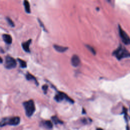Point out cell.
Here are the masks:
<instances>
[{"label": "cell", "mask_w": 130, "mask_h": 130, "mask_svg": "<svg viewBox=\"0 0 130 130\" xmlns=\"http://www.w3.org/2000/svg\"><path fill=\"white\" fill-rule=\"evenodd\" d=\"M113 55L118 60H121L124 58L130 57V52L121 45L113 52Z\"/></svg>", "instance_id": "cell-1"}, {"label": "cell", "mask_w": 130, "mask_h": 130, "mask_svg": "<svg viewBox=\"0 0 130 130\" xmlns=\"http://www.w3.org/2000/svg\"><path fill=\"white\" fill-rule=\"evenodd\" d=\"M23 105L25 109V114L27 116L30 117L35 112L36 108L34 102L32 100H30L23 103Z\"/></svg>", "instance_id": "cell-2"}, {"label": "cell", "mask_w": 130, "mask_h": 130, "mask_svg": "<svg viewBox=\"0 0 130 130\" xmlns=\"http://www.w3.org/2000/svg\"><path fill=\"white\" fill-rule=\"evenodd\" d=\"M20 120V118L18 116L13 117L9 118H5L2 119L1 120V126L2 127L7 124L11 125H16L19 123Z\"/></svg>", "instance_id": "cell-3"}, {"label": "cell", "mask_w": 130, "mask_h": 130, "mask_svg": "<svg viewBox=\"0 0 130 130\" xmlns=\"http://www.w3.org/2000/svg\"><path fill=\"white\" fill-rule=\"evenodd\" d=\"M54 100L57 102H60L62 101L63 100H65L72 104L74 103V100L70 98L66 93L61 91L57 92V93L54 96Z\"/></svg>", "instance_id": "cell-4"}, {"label": "cell", "mask_w": 130, "mask_h": 130, "mask_svg": "<svg viewBox=\"0 0 130 130\" xmlns=\"http://www.w3.org/2000/svg\"><path fill=\"white\" fill-rule=\"evenodd\" d=\"M17 65L16 60L10 56H7L5 58L4 63L5 67L7 69H12L15 68Z\"/></svg>", "instance_id": "cell-5"}, {"label": "cell", "mask_w": 130, "mask_h": 130, "mask_svg": "<svg viewBox=\"0 0 130 130\" xmlns=\"http://www.w3.org/2000/svg\"><path fill=\"white\" fill-rule=\"evenodd\" d=\"M119 29V34L120 37L123 43L125 45H129L130 44V38L128 35L126 34V32L122 29L121 26L119 25L118 26Z\"/></svg>", "instance_id": "cell-6"}, {"label": "cell", "mask_w": 130, "mask_h": 130, "mask_svg": "<svg viewBox=\"0 0 130 130\" xmlns=\"http://www.w3.org/2000/svg\"><path fill=\"white\" fill-rule=\"evenodd\" d=\"M71 64L73 67H78L80 63V59L79 56L77 55H73L71 58Z\"/></svg>", "instance_id": "cell-7"}, {"label": "cell", "mask_w": 130, "mask_h": 130, "mask_svg": "<svg viewBox=\"0 0 130 130\" xmlns=\"http://www.w3.org/2000/svg\"><path fill=\"white\" fill-rule=\"evenodd\" d=\"M31 42V40L29 39L27 40L26 42H24L22 43L21 46L23 48V49L26 52L29 53L30 52V49H29V46Z\"/></svg>", "instance_id": "cell-8"}, {"label": "cell", "mask_w": 130, "mask_h": 130, "mask_svg": "<svg viewBox=\"0 0 130 130\" xmlns=\"http://www.w3.org/2000/svg\"><path fill=\"white\" fill-rule=\"evenodd\" d=\"M2 38L3 41L7 44H11L12 42V38L11 36L7 34H4L2 35Z\"/></svg>", "instance_id": "cell-9"}, {"label": "cell", "mask_w": 130, "mask_h": 130, "mask_svg": "<svg viewBox=\"0 0 130 130\" xmlns=\"http://www.w3.org/2000/svg\"><path fill=\"white\" fill-rule=\"evenodd\" d=\"M53 47L55 50H56L59 52H64L68 49V47H64V46H60L56 44H54L53 45Z\"/></svg>", "instance_id": "cell-10"}, {"label": "cell", "mask_w": 130, "mask_h": 130, "mask_svg": "<svg viewBox=\"0 0 130 130\" xmlns=\"http://www.w3.org/2000/svg\"><path fill=\"white\" fill-rule=\"evenodd\" d=\"M25 78L27 80H28V81L31 80L32 81H34V82L35 83V84L37 85H38V82L36 77L34 75L30 74L29 73H27V74L25 75Z\"/></svg>", "instance_id": "cell-11"}, {"label": "cell", "mask_w": 130, "mask_h": 130, "mask_svg": "<svg viewBox=\"0 0 130 130\" xmlns=\"http://www.w3.org/2000/svg\"><path fill=\"white\" fill-rule=\"evenodd\" d=\"M23 5L24 7V9L25 12L27 13H29L30 12V5L29 2L27 1H24Z\"/></svg>", "instance_id": "cell-12"}, {"label": "cell", "mask_w": 130, "mask_h": 130, "mask_svg": "<svg viewBox=\"0 0 130 130\" xmlns=\"http://www.w3.org/2000/svg\"><path fill=\"white\" fill-rule=\"evenodd\" d=\"M42 124L47 128H51L53 127V124L50 120H45L43 121Z\"/></svg>", "instance_id": "cell-13"}, {"label": "cell", "mask_w": 130, "mask_h": 130, "mask_svg": "<svg viewBox=\"0 0 130 130\" xmlns=\"http://www.w3.org/2000/svg\"><path fill=\"white\" fill-rule=\"evenodd\" d=\"M17 60L19 62L20 66L21 68H25L27 67V63H26L25 61H24V60H22L20 58H17Z\"/></svg>", "instance_id": "cell-14"}, {"label": "cell", "mask_w": 130, "mask_h": 130, "mask_svg": "<svg viewBox=\"0 0 130 130\" xmlns=\"http://www.w3.org/2000/svg\"><path fill=\"white\" fill-rule=\"evenodd\" d=\"M52 119L53 121V122L55 124H58V123H62V121L58 119V118L56 116H54L53 117H52Z\"/></svg>", "instance_id": "cell-15"}, {"label": "cell", "mask_w": 130, "mask_h": 130, "mask_svg": "<svg viewBox=\"0 0 130 130\" xmlns=\"http://www.w3.org/2000/svg\"><path fill=\"white\" fill-rule=\"evenodd\" d=\"M6 20H7V21L8 22V24H9L11 27H14V26H15V24H14V22L12 20V19H11L10 18H9V17H6Z\"/></svg>", "instance_id": "cell-16"}, {"label": "cell", "mask_w": 130, "mask_h": 130, "mask_svg": "<svg viewBox=\"0 0 130 130\" xmlns=\"http://www.w3.org/2000/svg\"><path fill=\"white\" fill-rule=\"evenodd\" d=\"M86 46L87 48L93 54H96V51H95V50H94V49L92 47H91V46H90V45H86Z\"/></svg>", "instance_id": "cell-17"}, {"label": "cell", "mask_w": 130, "mask_h": 130, "mask_svg": "<svg viewBox=\"0 0 130 130\" xmlns=\"http://www.w3.org/2000/svg\"><path fill=\"white\" fill-rule=\"evenodd\" d=\"M48 86L47 85V84H45V85H43V86H42V89H43V90L44 91V93L46 94V92H47V90L48 89Z\"/></svg>", "instance_id": "cell-18"}, {"label": "cell", "mask_w": 130, "mask_h": 130, "mask_svg": "<svg viewBox=\"0 0 130 130\" xmlns=\"http://www.w3.org/2000/svg\"><path fill=\"white\" fill-rule=\"evenodd\" d=\"M38 21H39V23L40 24V26L43 28V29H44V30H46L45 27V26H44V25H43V23L42 22V21H41L40 19H38Z\"/></svg>", "instance_id": "cell-19"}, {"label": "cell", "mask_w": 130, "mask_h": 130, "mask_svg": "<svg viewBox=\"0 0 130 130\" xmlns=\"http://www.w3.org/2000/svg\"><path fill=\"white\" fill-rule=\"evenodd\" d=\"M96 130H103L102 128H97Z\"/></svg>", "instance_id": "cell-20"}, {"label": "cell", "mask_w": 130, "mask_h": 130, "mask_svg": "<svg viewBox=\"0 0 130 130\" xmlns=\"http://www.w3.org/2000/svg\"><path fill=\"white\" fill-rule=\"evenodd\" d=\"M1 62L2 63L3 62V59H2V58L1 57Z\"/></svg>", "instance_id": "cell-21"}]
</instances>
